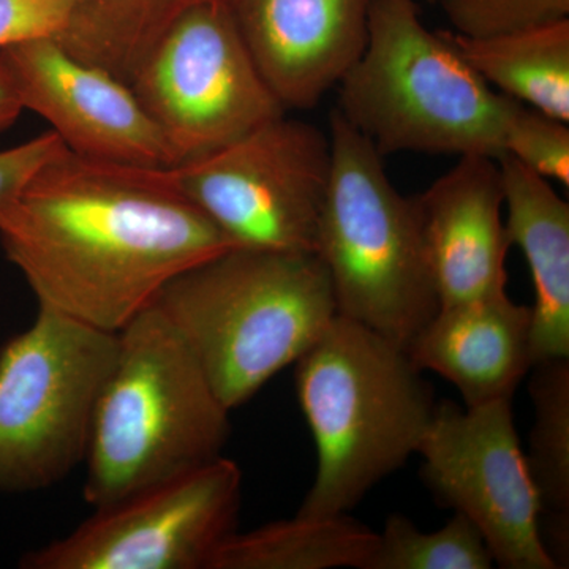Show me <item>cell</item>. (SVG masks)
<instances>
[{
    "label": "cell",
    "mask_w": 569,
    "mask_h": 569,
    "mask_svg": "<svg viewBox=\"0 0 569 569\" xmlns=\"http://www.w3.org/2000/svg\"><path fill=\"white\" fill-rule=\"evenodd\" d=\"M0 246L39 306L116 332L187 269L234 249L173 167L62 151L0 213Z\"/></svg>",
    "instance_id": "obj_1"
},
{
    "label": "cell",
    "mask_w": 569,
    "mask_h": 569,
    "mask_svg": "<svg viewBox=\"0 0 569 569\" xmlns=\"http://www.w3.org/2000/svg\"><path fill=\"white\" fill-rule=\"evenodd\" d=\"M295 365L318 455L298 516L348 515L418 455L437 406L432 389L406 350L340 316Z\"/></svg>",
    "instance_id": "obj_2"
},
{
    "label": "cell",
    "mask_w": 569,
    "mask_h": 569,
    "mask_svg": "<svg viewBox=\"0 0 569 569\" xmlns=\"http://www.w3.org/2000/svg\"><path fill=\"white\" fill-rule=\"evenodd\" d=\"M153 305L228 410L295 365L337 317L317 253L230 249L170 280Z\"/></svg>",
    "instance_id": "obj_3"
},
{
    "label": "cell",
    "mask_w": 569,
    "mask_h": 569,
    "mask_svg": "<svg viewBox=\"0 0 569 569\" xmlns=\"http://www.w3.org/2000/svg\"><path fill=\"white\" fill-rule=\"evenodd\" d=\"M230 413L173 325L149 306L118 332L84 459L86 503L108 507L222 458Z\"/></svg>",
    "instance_id": "obj_4"
},
{
    "label": "cell",
    "mask_w": 569,
    "mask_h": 569,
    "mask_svg": "<svg viewBox=\"0 0 569 569\" xmlns=\"http://www.w3.org/2000/svg\"><path fill=\"white\" fill-rule=\"evenodd\" d=\"M511 100L471 69L415 0H373L362 54L336 110L381 157L397 152L500 159Z\"/></svg>",
    "instance_id": "obj_5"
},
{
    "label": "cell",
    "mask_w": 569,
    "mask_h": 569,
    "mask_svg": "<svg viewBox=\"0 0 569 569\" xmlns=\"http://www.w3.org/2000/svg\"><path fill=\"white\" fill-rule=\"evenodd\" d=\"M329 141L316 253L331 280L337 316L407 351L440 310L413 198L396 189L385 157L337 110Z\"/></svg>",
    "instance_id": "obj_6"
},
{
    "label": "cell",
    "mask_w": 569,
    "mask_h": 569,
    "mask_svg": "<svg viewBox=\"0 0 569 569\" xmlns=\"http://www.w3.org/2000/svg\"><path fill=\"white\" fill-rule=\"evenodd\" d=\"M118 335L39 306L0 350V496L58 485L88 455Z\"/></svg>",
    "instance_id": "obj_7"
},
{
    "label": "cell",
    "mask_w": 569,
    "mask_h": 569,
    "mask_svg": "<svg viewBox=\"0 0 569 569\" xmlns=\"http://www.w3.org/2000/svg\"><path fill=\"white\" fill-rule=\"evenodd\" d=\"M173 170L234 249L316 253L331 141L313 123L277 116Z\"/></svg>",
    "instance_id": "obj_8"
},
{
    "label": "cell",
    "mask_w": 569,
    "mask_h": 569,
    "mask_svg": "<svg viewBox=\"0 0 569 569\" xmlns=\"http://www.w3.org/2000/svg\"><path fill=\"white\" fill-rule=\"evenodd\" d=\"M178 164L238 140L287 110L266 84L227 0L179 14L130 82Z\"/></svg>",
    "instance_id": "obj_9"
},
{
    "label": "cell",
    "mask_w": 569,
    "mask_h": 569,
    "mask_svg": "<svg viewBox=\"0 0 569 569\" xmlns=\"http://www.w3.org/2000/svg\"><path fill=\"white\" fill-rule=\"evenodd\" d=\"M242 473L233 460L132 493L96 512L67 537L31 550L24 569H211L236 531Z\"/></svg>",
    "instance_id": "obj_10"
},
{
    "label": "cell",
    "mask_w": 569,
    "mask_h": 569,
    "mask_svg": "<svg viewBox=\"0 0 569 569\" xmlns=\"http://www.w3.org/2000/svg\"><path fill=\"white\" fill-rule=\"evenodd\" d=\"M438 503L466 516L505 569H556L541 537V503L519 443L512 399L437 403L419 445Z\"/></svg>",
    "instance_id": "obj_11"
},
{
    "label": "cell",
    "mask_w": 569,
    "mask_h": 569,
    "mask_svg": "<svg viewBox=\"0 0 569 569\" xmlns=\"http://www.w3.org/2000/svg\"><path fill=\"white\" fill-rule=\"evenodd\" d=\"M24 110L51 123L69 151L103 162L176 167L178 157L130 84L80 61L54 39L6 48Z\"/></svg>",
    "instance_id": "obj_12"
},
{
    "label": "cell",
    "mask_w": 569,
    "mask_h": 569,
    "mask_svg": "<svg viewBox=\"0 0 569 569\" xmlns=\"http://www.w3.org/2000/svg\"><path fill=\"white\" fill-rule=\"evenodd\" d=\"M284 110H310L362 54L373 0H227Z\"/></svg>",
    "instance_id": "obj_13"
},
{
    "label": "cell",
    "mask_w": 569,
    "mask_h": 569,
    "mask_svg": "<svg viewBox=\"0 0 569 569\" xmlns=\"http://www.w3.org/2000/svg\"><path fill=\"white\" fill-rule=\"evenodd\" d=\"M440 307L507 290L509 239L497 159L462 156L413 197Z\"/></svg>",
    "instance_id": "obj_14"
},
{
    "label": "cell",
    "mask_w": 569,
    "mask_h": 569,
    "mask_svg": "<svg viewBox=\"0 0 569 569\" xmlns=\"http://www.w3.org/2000/svg\"><path fill=\"white\" fill-rule=\"evenodd\" d=\"M530 306L511 301L507 290L440 307L407 348L419 370H432L455 385L466 407L512 399L531 361Z\"/></svg>",
    "instance_id": "obj_15"
},
{
    "label": "cell",
    "mask_w": 569,
    "mask_h": 569,
    "mask_svg": "<svg viewBox=\"0 0 569 569\" xmlns=\"http://www.w3.org/2000/svg\"><path fill=\"white\" fill-rule=\"evenodd\" d=\"M497 160L509 244L522 250L533 280L531 361L569 358V204L518 160Z\"/></svg>",
    "instance_id": "obj_16"
},
{
    "label": "cell",
    "mask_w": 569,
    "mask_h": 569,
    "mask_svg": "<svg viewBox=\"0 0 569 569\" xmlns=\"http://www.w3.org/2000/svg\"><path fill=\"white\" fill-rule=\"evenodd\" d=\"M445 32L490 88L569 122V20L492 37Z\"/></svg>",
    "instance_id": "obj_17"
},
{
    "label": "cell",
    "mask_w": 569,
    "mask_h": 569,
    "mask_svg": "<svg viewBox=\"0 0 569 569\" xmlns=\"http://www.w3.org/2000/svg\"><path fill=\"white\" fill-rule=\"evenodd\" d=\"M378 539L380 535L348 515H296L247 533L234 531L217 550L211 569H367Z\"/></svg>",
    "instance_id": "obj_18"
},
{
    "label": "cell",
    "mask_w": 569,
    "mask_h": 569,
    "mask_svg": "<svg viewBox=\"0 0 569 569\" xmlns=\"http://www.w3.org/2000/svg\"><path fill=\"white\" fill-rule=\"evenodd\" d=\"M535 408L529 455L531 479L541 503V537L557 568L569 561V358L531 367Z\"/></svg>",
    "instance_id": "obj_19"
},
{
    "label": "cell",
    "mask_w": 569,
    "mask_h": 569,
    "mask_svg": "<svg viewBox=\"0 0 569 569\" xmlns=\"http://www.w3.org/2000/svg\"><path fill=\"white\" fill-rule=\"evenodd\" d=\"M197 0H74L69 29L56 40L71 56L127 84L171 22Z\"/></svg>",
    "instance_id": "obj_20"
},
{
    "label": "cell",
    "mask_w": 569,
    "mask_h": 569,
    "mask_svg": "<svg viewBox=\"0 0 569 569\" xmlns=\"http://www.w3.org/2000/svg\"><path fill=\"white\" fill-rule=\"evenodd\" d=\"M367 569H490L492 553L477 527L455 512L443 529L422 533L411 520L389 516Z\"/></svg>",
    "instance_id": "obj_21"
},
{
    "label": "cell",
    "mask_w": 569,
    "mask_h": 569,
    "mask_svg": "<svg viewBox=\"0 0 569 569\" xmlns=\"http://www.w3.org/2000/svg\"><path fill=\"white\" fill-rule=\"evenodd\" d=\"M503 153L548 181L569 186L568 122L511 100L505 122Z\"/></svg>",
    "instance_id": "obj_22"
},
{
    "label": "cell",
    "mask_w": 569,
    "mask_h": 569,
    "mask_svg": "<svg viewBox=\"0 0 569 569\" xmlns=\"http://www.w3.org/2000/svg\"><path fill=\"white\" fill-rule=\"evenodd\" d=\"M452 32L492 37L569 20V0H437Z\"/></svg>",
    "instance_id": "obj_23"
},
{
    "label": "cell",
    "mask_w": 569,
    "mask_h": 569,
    "mask_svg": "<svg viewBox=\"0 0 569 569\" xmlns=\"http://www.w3.org/2000/svg\"><path fill=\"white\" fill-rule=\"evenodd\" d=\"M73 11L74 0H0V50L32 40L61 39Z\"/></svg>",
    "instance_id": "obj_24"
},
{
    "label": "cell",
    "mask_w": 569,
    "mask_h": 569,
    "mask_svg": "<svg viewBox=\"0 0 569 569\" xmlns=\"http://www.w3.org/2000/svg\"><path fill=\"white\" fill-rule=\"evenodd\" d=\"M66 149L59 134L50 130L14 148L0 151V213L18 200L44 164Z\"/></svg>",
    "instance_id": "obj_25"
},
{
    "label": "cell",
    "mask_w": 569,
    "mask_h": 569,
    "mask_svg": "<svg viewBox=\"0 0 569 569\" xmlns=\"http://www.w3.org/2000/svg\"><path fill=\"white\" fill-rule=\"evenodd\" d=\"M24 111L17 78L6 51L0 50V133L10 129Z\"/></svg>",
    "instance_id": "obj_26"
},
{
    "label": "cell",
    "mask_w": 569,
    "mask_h": 569,
    "mask_svg": "<svg viewBox=\"0 0 569 569\" xmlns=\"http://www.w3.org/2000/svg\"><path fill=\"white\" fill-rule=\"evenodd\" d=\"M429 2H436V0H429Z\"/></svg>",
    "instance_id": "obj_27"
}]
</instances>
